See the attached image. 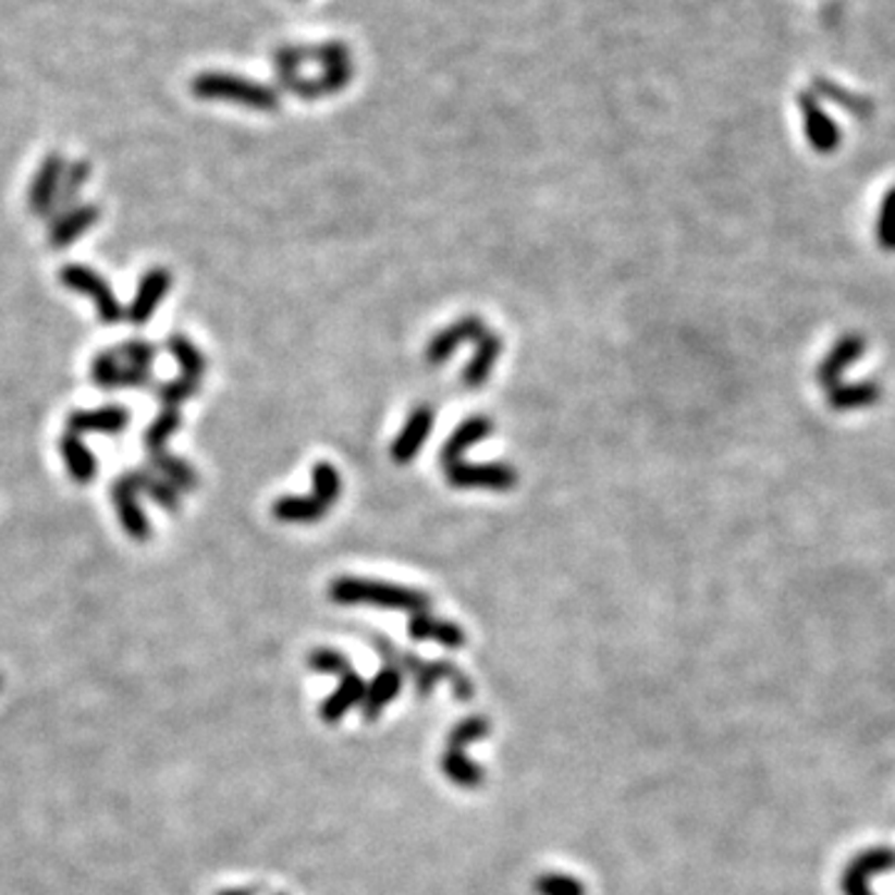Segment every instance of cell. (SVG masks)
Here are the masks:
<instances>
[{
  "mask_svg": "<svg viewBox=\"0 0 895 895\" xmlns=\"http://www.w3.org/2000/svg\"><path fill=\"white\" fill-rule=\"evenodd\" d=\"M341 488H344V480H341L336 465L321 461L311 468V493L279 498L271 505V515L282 523H316L336 505Z\"/></svg>",
  "mask_w": 895,
  "mask_h": 895,
  "instance_id": "6da1fadb",
  "label": "cell"
},
{
  "mask_svg": "<svg viewBox=\"0 0 895 895\" xmlns=\"http://www.w3.org/2000/svg\"><path fill=\"white\" fill-rule=\"evenodd\" d=\"M192 93L201 100H230L247 105L254 110H274L277 98L274 93L265 85L249 83L244 77L222 75V73H205L192 81Z\"/></svg>",
  "mask_w": 895,
  "mask_h": 895,
  "instance_id": "7a4b0ae2",
  "label": "cell"
},
{
  "mask_svg": "<svg viewBox=\"0 0 895 895\" xmlns=\"http://www.w3.org/2000/svg\"><path fill=\"white\" fill-rule=\"evenodd\" d=\"M60 284L70 289V292L90 296L102 323H120L127 319V309H122V304L118 302L115 294H112L110 284L105 282L98 271H93L90 267L68 265L63 271H60Z\"/></svg>",
  "mask_w": 895,
  "mask_h": 895,
  "instance_id": "3957f363",
  "label": "cell"
},
{
  "mask_svg": "<svg viewBox=\"0 0 895 895\" xmlns=\"http://www.w3.org/2000/svg\"><path fill=\"white\" fill-rule=\"evenodd\" d=\"M445 480L451 488L461 490H513L517 486V473L505 463H455L445 468Z\"/></svg>",
  "mask_w": 895,
  "mask_h": 895,
  "instance_id": "277c9868",
  "label": "cell"
},
{
  "mask_svg": "<svg viewBox=\"0 0 895 895\" xmlns=\"http://www.w3.org/2000/svg\"><path fill=\"white\" fill-rule=\"evenodd\" d=\"M798 110H801V118H804V130H806V137H809V145L816 149V152L821 155H829L833 149H838L841 145V130L836 122H833L826 110L821 108L819 98H816L813 93H798Z\"/></svg>",
  "mask_w": 895,
  "mask_h": 895,
  "instance_id": "5b68a950",
  "label": "cell"
},
{
  "mask_svg": "<svg viewBox=\"0 0 895 895\" xmlns=\"http://www.w3.org/2000/svg\"><path fill=\"white\" fill-rule=\"evenodd\" d=\"M486 323H482L480 316H463V319L453 321L451 327H445L441 333H436L431 339V344L426 348V361L431 366H441L445 361H451V356L468 341H478L482 333H486Z\"/></svg>",
  "mask_w": 895,
  "mask_h": 895,
  "instance_id": "8992f818",
  "label": "cell"
},
{
  "mask_svg": "<svg viewBox=\"0 0 895 895\" xmlns=\"http://www.w3.org/2000/svg\"><path fill=\"white\" fill-rule=\"evenodd\" d=\"M333 594H336V600H344V602L366 600V602H381V604H399V608L424 604V597L420 594L401 590V587L376 585V583H364V580H341L333 585Z\"/></svg>",
  "mask_w": 895,
  "mask_h": 895,
  "instance_id": "52a82bcc",
  "label": "cell"
},
{
  "mask_svg": "<svg viewBox=\"0 0 895 895\" xmlns=\"http://www.w3.org/2000/svg\"><path fill=\"white\" fill-rule=\"evenodd\" d=\"M172 286V274L167 269H149L147 274L139 279V286L135 292L133 304L127 306V321L133 327H145V323L152 319V314L157 306L162 304V298L167 296Z\"/></svg>",
  "mask_w": 895,
  "mask_h": 895,
  "instance_id": "ba28073f",
  "label": "cell"
},
{
  "mask_svg": "<svg viewBox=\"0 0 895 895\" xmlns=\"http://www.w3.org/2000/svg\"><path fill=\"white\" fill-rule=\"evenodd\" d=\"M431 428H433V408L418 406L414 414L408 416L406 424H403L396 441H393L391 461L396 465H408L410 461H414L416 455L424 451L428 436H431Z\"/></svg>",
  "mask_w": 895,
  "mask_h": 895,
  "instance_id": "9c48e42d",
  "label": "cell"
},
{
  "mask_svg": "<svg viewBox=\"0 0 895 895\" xmlns=\"http://www.w3.org/2000/svg\"><path fill=\"white\" fill-rule=\"evenodd\" d=\"M63 174H65V157L63 155L52 152V155L46 157V160H42L40 170L35 172V180H33L30 192H28V209L35 217H46L50 212V205L58 195V187H60V180H63Z\"/></svg>",
  "mask_w": 895,
  "mask_h": 895,
  "instance_id": "30bf717a",
  "label": "cell"
},
{
  "mask_svg": "<svg viewBox=\"0 0 895 895\" xmlns=\"http://www.w3.org/2000/svg\"><path fill=\"white\" fill-rule=\"evenodd\" d=\"M866 354V339L858 336V333H848L838 341L836 346L829 351V356L823 358L821 366L816 368V379L823 385V389L831 391L841 385V376L848 366H854L858 358Z\"/></svg>",
  "mask_w": 895,
  "mask_h": 895,
  "instance_id": "8fae6325",
  "label": "cell"
},
{
  "mask_svg": "<svg viewBox=\"0 0 895 895\" xmlns=\"http://www.w3.org/2000/svg\"><path fill=\"white\" fill-rule=\"evenodd\" d=\"M130 426V410L125 406H105L95 410H73L68 416V433H122Z\"/></svg>",
  "mask_w": 895,
  "mask_h": 895,
  "instance_id": "7c38bea8",
  "label": "cell"
},
{
  "mask_svg": "<svg viewBox=\"0 0 895 895\" xmlns=\"http://www.w3.org/2000/svg\"><path fill=\"white\" fill-rule=\"evenodd\" d=\"M112 503H115L122 528L127 530L130 538L137 542L149 540V532H152L149 530V520L143 511V505H139L135 488L130 486L125 476H120L115 480V486H112Z\"/></svg>",
  "mask_w": 895,
  "mask_h": 895,
  "instance_id": "4fadbf2b",
  "label": "cell"
},
{
  "mask_svg": "<svg viewBox=\"0 0 895 895\" xmlns=\"http://www.w3.org/2000/svg\"><path fill=\"white\" fill-rule=\"evenodd\" d=\"M493 420H490L488 416H470V418H465L463 424L455 428V431L451 433V438H448L445 441V445H443V451H441V465H443V470L445 468H451V465H455V463H461L463 461V455H465V451H468V448H473V445H478V443H482L486 441V438L493 433Z\"/></svg>",
  "mask_w": 895,
  "mask_h": 895,
  "instance_id": "5bb4252c",
  "label": "cell"
},
{
  "mask_svg": "<svg viewBox=\"0 0 895 895\" xmlns=\"http://www.w3.org/2000/svg\"><path fill=\"white\" fill-rule=\"evenodd\" d=\"M90 172H93V167L87 160H75L70 167H65V174H63V180H60L58 195L56 199H52L50 212L46 214L50 224H56L58 219H63L68 212H73L75 207H81L77 201H81L85 184L87 180H90Z\"/></svg>",
  "mask_w": 895,
  "mask_h": 895,
  "instance_id": "9a60e30c",
  "label": "cell"
},
{
  "mask_svg": "<svg viewBox=\"0 0 895 895\" xmlns=\"http://www.w3.org/2000/svg\"><path fill=\"white\" fill-rule=\"evenodd\" d=\"M500 354H503V336L493 331L482 333L476 341V354H473L470 364L463 368V383L468 389H480L490 379V373H493Z\"/></svg>",
  "mask_w": 895,
  "mask_h": 895,
  "instance_id": "2e32d148",
  "label": "cell"
},
{
  "mask_svg": "<svg viewBox=\"0 0 895 895\" xmlns=\"http://www.w3.org/2000/svg\"><path fill=\"white\" fill-rule=\"evenodd\" d=\"M100 222V209L95 205H81L75 207L73 212H68L63 219H58L56 224H50L48 242L52 249H65L75 240Z\"/></svg>",
  "mask_w": 895,
  "mask_h": 895,
  "instance_id": "e0dca14e",
  "label": "cell"
},
{
  "mask_svg": "<svg viewBox=\"0 0 895 895\" xmlns=\"http://www.w3.org/2000/svg\"><path fill=\"white\" fill-rule=\"evenodd\" d=\"M125 478L130 486L135 488V493H145L149 500H155L157 505L164 507V511L177 513L182 507L180 490L167 482L162 476H157L152 468H135L125 473Z\"/></svg>",
  "mask_w": 895,
  "mask_h": 895,
  "instance_id": "ac0fdd59",
  "label": "cell"
},
{
  "mask_svg": "<svg viewBox=\"0 0 895 895\" xmlns=\"http://www.w3.org/2000/svg\"><path fill=\"white\" fill-rule=\"evenodd\" d=\"M60 453H63L65 458L70 478H73L77 486H87V482H93V478L98 476V461H95L93 451L83 443L81 436L68 431L60 436Z\"/></svg>",
  "mask_w": 895,
  "mask_h": 895,
  "instance_id": "d6986e66",
  "label": "cell"
},
{
  "mask_svg": "<svg viewBox=\"0 0 895 895\" xmlns=\"http://www.w3.org/2000/svg\"><path fill=\"white\" fill-rule=\"evenodd\" d=\"M813 95L816 98H823L838 108H844L846 112L856 118H871L873 115V102L866 98V95H858L854 90H846L844 85H838L836 81H829V77H816L813 81Z\"/></svg>",
  "mask_w": 895,
  "mask_h": 895,
  "instance_id": "ffe728a7",
  "label": "cell"
},
{
  "mask_svg": "<svg viewBox=\"0 0 895 895\" xmlns=\"http://www.w3.org/2000/svg\"><path fill=\"white\" fill-rule=\"evenodd\" d=\"M149 465H152V470L157 473V476H162L167 482H172L177 490H195L199 486L197 470L192 468V465L184 458H177V455H172L167 451L149 453Z\"/></svg>",
  "mask_w": 895,
  "mask_h": 895,
  "instance_id": "44dd1931",
  "label": "cell"
},
{
  "mask_svg": "<svg viewBox=\"0 0 895 895\" xmlns=\"http://www.w3.org/2000/svg\"><path fill=\"white\" fill-rule=\"evenodd\" d=\"M879 399H881V385L873 381L850 383V385L841 383L836 385V389L829 391V406L836 410L866 408V406H873V403H879Z\"/></svg>",
  "mask_w": 895,
  "mask_h": 895,
  "instance_id": "7402d4cb",
  "label": "cell"
},
{
  "mask_svg": "<svg viewBox=\"0 0 895 895\" xmlns=\"http://www.w3.org/2000/svg\"><path fill=\"white\" fill-rule=\"evenodd\" d=\"M167 348H170V354L174 358H177L182 376H189V379H195V381L205 379L207 358L187 336H184V333H172V336L167 339Z\"/></svg>",
  "mask_w": 895,
  "mask_h": 895,
  "instance_id": "603a6c76",
  "label": "cell"
},
{
  "mask_svg": "<svg viewBox=\"0 0 895 895\" xmlns=\"http://www.w3.org/2000/svg\"><path fill=\"white\" fill-rule=\"evenodd\" d=\"M182 426V414L180 408H172V406H164V410L160 416H157L149 428L145 431V448L147 453H157V451H164L167 441H170V436L174 431H180Z\"/></svg>",
  "mask_w": 895,
  "mask_h": 895,
  "instance_id": "cb8c5ba5",
  "label": "cell"
},
{
  "mask_svg": "<svg viewBox=\"0 0 895 895\" xmlns=\"http://www.w3.org/2000/svg\"><path fill=\"white\" fill-rule=\"evenodd\" d=\"M112 354L118 356V361L122 366L143 368V371H149V366H152V361H155V346L147 344V341H143V339L125 341V344L112 348Z\"/></svg>",
  "mask_w": 895,
  "mask_h": 895,
  "instance_id": "d4e9b609",
  "label": "cell"
},
{
  "mask_svg": "<svg viewBox=\"0 0 895 895\" xmlns=\"http://www.w3.org/2000/svg\"><path fill=\"white\" fill-rule=\"evenodd\" d=\"M201 389V381L189 379V376H180L177 381L160 383L157 385V399H160L164 406L180 408L184 401H189L195 393Z\"/></svg>",
  "mask_w": 895,
  "mask_h": 895,
  "instance_id": "484cf974",
  "label": "cell"
},
{
  "mask_svg": "<svg viewBox=\"0 0 895 895\" xmlns=\"http://www.w3.org/2000/svg\"><path fill=\"white\" fill-rule=\"evenodd\" d=\"M145 385H152V373L122 364L118 366V371L110 381V389H145Z\"/></svg>",
  "mask_w": 895,
  "mask_h": 895,
  "instance_id": "4316f807",
  "label": "cell"
},
{
  "mask_svg": "<svg viewBox=\"0 0 895 895\" xmlns=\"http://www.w3.org/2000/svg\"><path fill=\"white\" fill-rule=\"evenodd\" d=\"M895 236V187L885 195L883 205H881V214H879V242L883 244L885 249L891 247Z\"/></svg>",
  "mask_w": 895,
  "mask_h": 895,
  "instance_id": "83f0119b",
  "label": "cell"
},
{
  "mask_svg": "<svg viewBox=\"0 0 895 895\" xmlns=\"http://www.w3.org/2000/svg\"><path fill=\"white\" fill-rule=\"evenodd\" d=\"M888 249H895V236H893V242H891V247Z\"/></svg>",
  "mask_w": 895,
  "mask_h": 895,
  "instance_id": "f1b7e54d",
  "label": "cell"
}]
</instances>
